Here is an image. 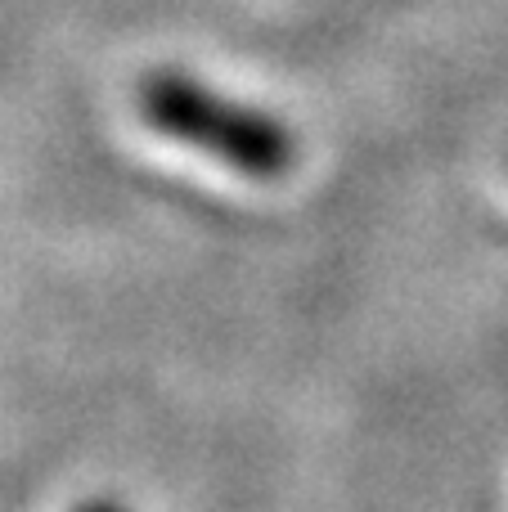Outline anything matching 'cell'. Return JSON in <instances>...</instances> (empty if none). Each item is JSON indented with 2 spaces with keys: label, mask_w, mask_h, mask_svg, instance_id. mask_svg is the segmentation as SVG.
I'll return each mask as SVG.
<instances>
[{
  "label": "cell",
  "mask_w": 508,
  "mask_h": 512,
  "mask_svg": "<svg viewBox=\"0 0 508 512\" xmlns=\"http://www.w3.org/2000/svg\"><path fill=\"white\" fill-rule=\"evenodd\" d=\"M135 108L158 135L189 144V149L207 153L248 180H284L302 153L284 117L243 104V99L225 95V90L207 86L203 77L180 68H158L140 77Z\"/></svg>",
  "instance_id": "cell-1"
},
{
  "label": "cell",
  "mask_w": 508,
  "mask_h": 512,
  "mask_svg": "<svg viewBox=\"0 0 508 512\" xmlns=\"http://www.w3.org/2000/svg\"><path fill=\"white\" fill-rule=\"evenodd\" d=\"M77 512H126V508L113 504V499H95V504H81Z\"/></svg>",
  "instance_id": "cell-2"
}]
</instances>
